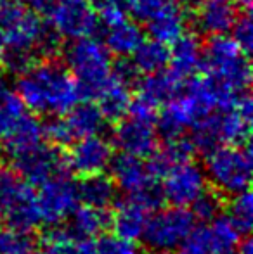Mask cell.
I'll list each match as a JSON object with an SVG mask.
<instances>
[{"label": "cell", "mask_w": 253, "mask_h": 254, "mask_svg": "<svg viewBox=\"0 0 253 254\" xmlns=\"http://www.w3.org/2000/svg\"><path fill=\"white\" fill-rule=\"evenodd\" d=\"M0 30L5 40V52L0 63L14 73L28 67L38 56L51 57L58 49L56 33L23 0H5L2 3Z\"/></svg>", "instance_id": "1"}, {"label": "cell", "mask_w": 253, "mask_h": 254, "mask_svg": "<svg viewBox=\"0 0 253 254\" xmlns=\"http://www.w3.org/2000/svg\"><path fill=\"white\" fill-rule=\"evenodd\" d=\"M17 74L16 94L30 113L63 116L80 99L71 73L58 61H35Z\"/></svg>", "instance_id": "2"}, {"label": "cell", "mask_w": 253, "mask_h": 254, "mask_svg": "<svg viewBox=\"0 0 253 254\" xmlns=\"http://www.w3.org/2000/svg\"><path fill=\"white\" fill-rule=\"evenodd\" d=\"M252 101L243 94L233 106L205 114L192 123L189 142L194 151L208 154L220 145H241L250 137Z\"/></svg>", "instance_id": "3"}, {"label": "cell", "mask_w": 253, "mask_h": 254, "mask_svg": "<svg viewBox=\"0 0 253 254\" xmlns=\"http://www.w3.org/2000/svg\"><path fill=\"white\" fill-rule=\"evenodd\" d=\"M66 67L77 83L80 97L95 101L111 78L115 63L104 44L90 35L73 40L66 49Z\"/></svg>", "instance_id": "4"}, {"label": "cell", "mask_w": 253, "mask_h": 254, "mask_svg": "<svg viewBox=\"0 0 253 254\" xmlns=\"http://www.w3.org/2000/svg\"><path fill=\"white\" fill-rule=\"evenodd\" d=\"M201 69L206 78L234 94H245L250 87L252 69L248 54L226 35L212 37L203 47Z\"/></svg>", "instance_id": "5"}, {"label": "cell", "mask_w": 253, "mask_h": 254, "mask_svg": "<svg viewBox=\"0 0 253 254\" xmlns=\"http://www.w3.org/2000/svg\"><path fill=\"white\" fill-rule=\"evenodd\" d=\"M206 180L219 194L234 195L248 190L252 182V154L247 145H220L206 154Z\"/></svg>", "instance_id": "6"}, {"label": "cell", "mask_w": 253, "mask_h": 254, "mask_svg": "<svg viewBox=\"0 0 253 254\" xmlns=\"http://www.w3.org/2000/svg\"><path fill=\"white\" fill-rule=\"evenodd\" d=\"M113 145L123 154L149 157L158 147L156 109L141 99L130 102L127 114L118 120L113 131Z\"/></svg>", "instance_id": "7"}, {"label": "cell", "mask_w": 253, "mask_h": 254, "mask_svg": "<svg viewBox=\"0 0 253 254\" xmlns=\"http://www.w3.org/2000/svg\"><path fill=\"white\" fill-rule=\"evenodd\" d=\"M108 168L116 189L125 192L128 201L139 204L148 211H155L162 206L163 194L158 187V178L151 173L148 163L142 161V157L122 152L113 157Z\"/></svg>", "instance_id": "8"}, {"label": "cell", "mask_w": 253, "mask_h": 254, "mask_svg": "<svg viewBox=\"0 0 253 254\" xmlns=\"http://www.w3.org/2000/svg\"><path fill=\"white\" fill-rule=\"evenodd\" d=\"M0 218L9 228L23 232H33L42 223L33 185L7 168H0Z\"/></svg>", "instance_id": "9"}, {"label": "cell", "mask_w": 253, "mask_h": 254, "mask_svg": "<svg viewBox=\"0 0 253 254\" xmlns=\"http://www.w3.org/2000/svg\"><path fill=\"white\" fill-rule=\"evenodd\" d=\"M194 227V214L187 207L172 206L148 216L141 241L149 251L165 254L177 251Z\"/></svg>", "instance_id": "10"}, {"label": "cell", "mask_w": 253, "mask_h": 254, "mask_svg": "<svg viewBox=\"0 0 253 254\" xmlns=\"http://www.w3.org/2000/svg\"><path fill=\"white\" fill-rule=\"evenodd\" d=\"M132 12L153 40L170 45L186 33V14L177 0H135Z\"/></svg>", "instance_id": "11"}, {"label": "cell", "mask_w": 253, "mask_h": 254, "mask_svg": "<svg viewBox=\"0 0 253 254\" xmlns=\"http://www.w3.org/2000/svg\"><path fill=\"white\" fill-rule=\"evenodd\" d=\"M44 9L47 26L58 38L78 40L97 30V12L90 0H49Z\"/></svg>", "instance_id": "12"}, {"label": "cell", "mask_w": 253, "mask_h": 254, "mask_svg": "<svg viewBox=\"0 0 253 254\" xmlns=\"http://www.w3.org/2000/svg\"><path fill=\"white\" fill-rule=\"evenodd\" d=\"M241 234L227 216H217L192 227L179 246V254H236Z\"/></svg>", "instance_id": "13"}, {"label": "cell", "mask_w": 253, "mask_h": 254, "mask_svg": "<svg viewBox=\"0 0 253 254\" xmlns=\"http://www.w3.org/2000/svg\"><path fill=\"white\" fill-rule=\"evenodd\" d=\"M106 125L97 104L84 102L75 104L64 113V118L54 116L47 125H44V135L51 138L56 145H64L78 138L99 135Z\"/></svg>", "instance_id": "14"}, {"label": "cell", "mask_w": 253, "mask_h": 254, "mask_svg": "<svg viewBox=\"0 0 253 254\" xmlns=\"http://www.w3.org/2000/svg\"><path fill=\"white\" fill-rule=\"evenodd\" d=\"M40 221L47 227H58L68 220L78 206V187L68 175L59 173L40 184L37 192Z\"/></svg>", "instance_id": "15"}, {"label": "cell", "mask_w": 253, "mask_h": 254, "mask_svg": "<svg viewBox=\"0 0 253 254\" xmlns=\"http://www.w3.org/2000/svg\"><path fill=\"white\" fill-rule=\"evenodd\" d=\"M208 189V180L203 166L191 159L170 166L163 175V201L172 206L189 207Z\"/></svg>", "instance_id": "16"}, {"label": "cell", "mask_w": 253, "mask_h": 254, "mask_svg": "<svg viewBox=\"0 0 253 254\" xmlns=\"http://www.w3.org/2000/svg\"><path fill=\"white\" fill-rule=\"evenodd\" d=\"M12 170L30 185H40L45 180L64 173L66 170V157L59 152L58 147L40 142L35 147L17 154L9 159Z\"/></svg>", "instance_id": "17"}, {"label": "cell", "mask_w": 253, "mask_h": 254, "mask_svg": "<svg viewBox=\"0 0 253 254\" xmlns=\"http://www.w3.org/2000/svg\"><path fill=\"white\" fill-rule=\"evenodd\" d=\"M113 159V145L101 135L75 140L66 157V166L80 177L102 173Z\"/></svg>", "instance_id": "18"}, {"label": "cell", "mask_w": 253, "mask_h": 254, "mask_svg": "<svg viewBox=\"0 0 253 254\" xmlns=\"http://www.w3.org/2000/svg\"><path fill=\"white\" fill-rule=\"evenodd\" d=\"M144 40L142 30L135 21L125 16L104 17L102 19V38L104 47L111 52V56L128 57Z\"/></svg>", "instance_id": "19"}, {"label": "cell", "mask_w": 253, "mask_h": 254, "mask_svg": "<svg viewBox=\"0 0 253 254\" xmlns=\"http://www.w3.org/2000/svg\"><path fill=\"white\" fill-rule=\"evenodd\" d=\"M196 9V24L208 37L229 33L240 16L233 0H203Z\"/></svg>", "instance_id": "20"}, {"label": "cell", "mask_w": 253, "mask_h": 254, "mask_svg": "<svg viewBox=\"0 0 253 254\" xmlns=\"http://www.w3.org/2000/svg\"><path fill=\"white\" fill-rule=\"evenodd\" d=\"M201 59L203 47L201 42L198 40V37L189 33H182L172 44L167 69H170L182 81H187L201 69Z\"/></svg>", "instance_id": "21"}, {"label": "cell", "mask_w": 253, "mask_h": 254, "mask_svg": "<svg viewBox=\"0 0 253 254\" xmlns=\"http://www.w3.org/2000/svg\"><path fill=\"white\" fill-rule=\"evenodd\" d=\"M130 87H132V81L127 80L125 76H122L113 67L111 78H109V81L104 85L101 94L95 99L97 101V107L101 109L106 121H118L120 118H123L127 114L132 102Z\"/></svg>", "instance_id": "22"}, {"label": "cell", "mask_w": 253, "mask_h": 254, "mask_svg": "<svg viewBox=\"0 0 253 254\" xmlns=\"http://www.w3.org/2000/svg\"><path fill=\"white\" fill-rule=\"evenodd\" d=\"M184 85H186V81L177 78L170 69L144 74L142 81L139 83L137 99H141V101L153 106L155 109H158L160 106H165L175 95H179Z\"/></svg>", "instance_id": "23"}, {"label": "cell", "mask_w": 253, "mask_h": 254, "mask_svg": "<svg viewBox=\"0 0 253 254\" xmlns=\"http://www.w3.org/2000/svg\"><path fill=\"white\" fill-rule=\"evenodd\" d=\"M44 125L37 120L31 113H28L19 123L16 125L12 131L5 135L0 140V151L7 159H12L17 154L35 147L40 142H44Z\"/></svg>", "instance_id": "24"}, {"label": "cell", "mask_w": 253, "mask_h": 254, "mask_svg": "<svg viewBox=\"0 0 253 254\" xmlns=\"http://www.w3.org/2000/svg\"><path fill=\"white\" fill-rule=\"evenodd\" d=\"M109 214L106 209H97L92 206L75 207L68 216L66 232L75 239H94L101 235L109 225Z\"/></svg>", "instance_id": "25"}, {"label": "cell", "mask_w": 253, "mask_h": 254, "mask_svg": "<svg viewBox=\"0 0 253 254\" xmlns=\"http://www.w3.org/2000/svg\"><path fill=\"white\" fill-rule=\"evenodd\" d=\"M77 187L78 201H82L85 206L97 207V209H108L116 201L118 189H116L113 178L104 175V171L84 177V180Z\"/></svg>", "instance_id": "26"}, {"label": "cell", "mask_w": 253, "mask_h": 254, "mask_svg": "<svg viewBox=\"0 0 253 254\" xmlns=\"http://www.w3.org/2000/svg\"><path fill=\"white\" fill-rule=\"evenodd\" d=\"M149 211L144 209L139 204L127 201L122 202L116 209V213L111 216L109 223L113 225V232L115 235L122 239H127V241H139L144 232L146 221H148Z\"/></svg>", "instance_id": "27"}, {"label": "cell", "mask_w": 253, "mask_h": 254, "mask_svg": "<svg viewBox=\"0 0 253 254\" xmlns=\"http://www.w3.org/2000/svg\"><path fill=\"white\" fill-rule=\"evenodd\" d=\"M170 49L167 44L158 40H142L139 47L132 52V66L139 74H151L167 69Z\"/></svg>", "instance_id": "28"}, {"label": "cell", "mask_w": 253, "mask_h": 254, "mask_svg": "<svg viewBox=\"0 0 253 254\" xmlns=\"http://www.w3.org/2000/svg\"><path fill=\"white\" fill-rule=\"evenodd\" d=\"M45 254H97L92 239H75L66 230L52 227L45 235Z\"/></svg>", "instance_id": "29"}, {"label": "cell", "mask_w": 253, "mask_h": 254, "mask_svg": "<svg viewBox=\"0 0 253 254\" xmlns=\"http://www.w3.org/2000/svg\"><path fill=\"white\" fill-rule=\"evenodd\" d=\"M226 216L229 218L231 223L238 228L241 235L248 234L253 225V199L250 192L243 190L240 194H234Z\"/></svg>", "instance_id": "30"}, {"label": "cell", "mask_w": 253, "mask_h": 254, "mask_svg": "<svg viewBox=\"0 0 253 254\" xmlns=\"http://www.w3.org/2000/svg\"><path fill=\"white\" fill-rule=\"evenodd\" d=\"M30 111L24 107L17 94L12 90L7 92L3 97H0V140L5 137L9 131L16 128V125L23 120Z\"/></svg>", "instance_id": "31"}, {"label": "cell", "mask_w": 253, "mask_h": 254, "mask_svg": "<svg viewBox=\"0 0 253 254\" xmlns=\"http://www.w3.org/2000/svg\"><path fill=\"white\" fill-rule=\"evenodd\" d=\"M35 249V241L31 232L3 230L0 235V254H31Z\"/></svg>", "instance_id": "32"}, {"label": "cell", "mask_w": 253, "mask_h": 254, "mask_svg": "<svg viewBox=\"0 0 253 254\" xmlns=\"http://www.w3.org/2000/svg\"><path fill=\"white\" fill-rule=\"evenodd\" d=\"M192 211L191 213L194 214V218L201 221H212L213 218L220 216L224 207V199L220 197V194L217 190H208L206 189L194 202L191 204Z\"/></svg>", "instance_id": "33"}, {"label": "cell", "mask_w": 253, "mask_h": 254, "mask_svg": "<svg viewBox=\"0 0 253 254\" xmlns=\"http://www.w3.org/2000/svg\"><path fill=\"white\" fill-rule=\"evenodd\" d=\"M95 248H97V254H137L134 242L118 235L102 237L99 242H95Z\"/></svg>", "instance_id": "34"}, {"label": "cell", "mask_w": 253, "mask_h": 254, "mask_svg": "<svg viewBox=\"0 0 253 254\" xmlns=\"http://www.w3.org/2000/svg\"><path fill=\"white\" fill-rule=\"evenodd\" d=\"M233 40L243 49L245 52H250L252 45H253V24H252V17L248 14H241L238 16L236 23L233 26Z\"/></svg>", "instance_id": "35"}, {"label": "cell", "mask_w": 253, "mask_h": 254, "mask_svg": "<svg viewBox=\"0 0 253 254\" xmlns=\"http://www.w3.org/2000/svg\"><path fill=\"white\" fill-rule=\"evenodd\" d=\"M95 12L101 14V17H115L125 16L134 7L135 0H90Z\"/></svg>", "instance_id": "36"}, {"label": "cell", "mask_w": 253, "mask_h": 254, "mask_svg": "<svg viewBox=\"0 0 253 254\" xmlns=\"http://www.w3.org/2000/svg\"><path fill=\"white\" fill-rule=\"evenodd\" d=\"M236 254H253V244H252L250 239L240 242V248H238Z\"/></svg>", "instance_id": "37"}, {"label": "cell", "mask_w": 253, "mask_h": 254, "mask_svg": "<svg viewBox=\"0 0 253 254\" xmlns=\"http://www.w3.org/2000/svg\"><path fill=\"white\" fill-rule=\"evenodd\" d=\"M180 3V7H186V9H196L203 0H177Z\"/></svg>", "instance_id": "38"}, {"label": "cell", "mask_w": 253, "mask_h": 254, "mask_svg": "<svg viewBox=\"0 0 253 254\" xmlns=\"http://www.w3.org/2000/svg\"><path fill=\"white\" fill-rule=\"evenodd\" d=\"M24 3H30V5L33 7H45V3L49 2V0H23Z\"/></svg>", "instance_id": "39"}, {"label": "cell", "mask_w": 253, "mask_h": 254, "mask_svg": "<svg viewBox=\"0 0 253 254\" xmlns=\"http://www.w3.org/2000/svg\"><path fill=\"white\" fill-rule=\"evenodd\" d=\"M3 52H5V40H3V33H2V30H0V61H2V57H3Z\"/></svg>", "instance_id": "40"}, {"label": "cell", "mask_w": 253, "mask_h": 254, "mask_svg": "<svg viewBox=\"0 0 253 254\" xmlns=\"http://www.w3.org/2000/svg\"><path fill=\"white\" fill-rule=\"evenodd\" d=\"M233 2H238L240 5H243V7H250L252 0H233Z\"/></svg>", "instance_id": "41"}, {"label": "cell", "mask_w": 253, "mask_h": 254, "mask_svg": "<svg viewBox=\"0 0 253 254\" xmlns=\"http://www.w3.org/2000/svg\"><path fill=\"white\" fill-rule=\"evenodd\" d=\"M2 232H3V225H2V218H0V235H2Z\"/></svg>", "instance_id": "42"}, {"label": "cell", "mask_w": 253, "mask_h": 254, "mask_svg": "<svg viewBox=\"0 0 253 254\" xmlns=\"http://www.w3.org/2000/svg\"><path fill=\"white\" fill-rule=\"evenodd\" d=\"M3 2H5V0H0V7H2V3H3Z\"/></svg>", "instance_id": "43"}, {"label": "cell", "mask_w": 253, "mask_h": 254, "mask_svg": "<svg viewBox=\"0 0 253 254\" xmlns=\"http://www.w3.org/2000/svg\"><path fill=\"white\" fill-rule=\"evenodd\" d=\"M31 254H35V253H31ZM37 254H45V253H37Z\"/></svg>", "instance_id": "44"}, {"label": "cell", "mask_w": 253, "mask_h": 254, "mask_svg": "<svg viewBox=\"0 0 253 254\" xmlns=\"http://www.w3.org/2000/svg\"><path fill=\"white\" fill-rule=\"evenodd\" d=\"M165 254H170V253H165Z\"/></svg>", "instance_id": "45"}]
</instances>
